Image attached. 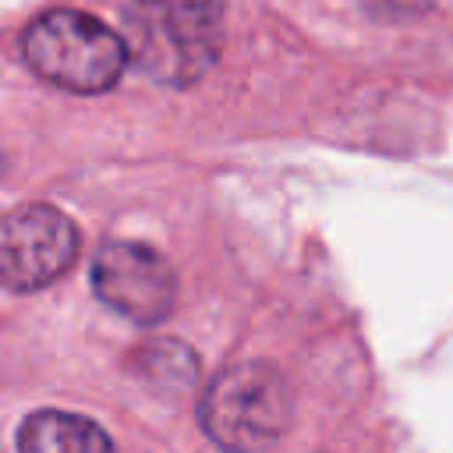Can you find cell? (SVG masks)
Listing matches in <instances>:
<instances>
[{
    "instance_id": "obj_4",
    "label": "cell",
    "mask_w": 453,
    "mask_h": 453,
    "mask_svg": "<svg viewBox=\"0 0 453 453\" xmlns=\"http://www.w3.org/2000/svg\"><path fill=\"white\" fill-rule=\"evenodd\" d=\"M78 258V230L53 205H18L0 226V273L18 294L64 276Z\"/></svg>"
},
{
    "instance_id": "obj_3",
    "label": "cell",
    "mask_w": 453,
    "mask_h": 453,
    "mask_svg": "<svg viewBox=\"0 0 453 453\" xmlns=\"http://www.w3.org/2000/svg\"><path fill=\"white\" fill-rule=\"evenodd\" d=\"M198 421L216 446L265 449L290 425V389L269 361H241L219 372L198 403Z\"/></svg>"
},
{
    "instance_id": "obj_1",
    "label": "cell",
    "mask_w": 453,
    "mask_h": 453,
    "mask_svg": "<svg viewBox=\"0 0 453 453\" xmlns=\"http://www.w3.org/2000/svg\"><path fill=\"white\" fill-rule=\"evenodd\" d=\"M226 0H131L124 39L131 64L159 85H191L223 46Z\"/></svg>"
},
{
    "instance_id": "obj_6",
    "label": "cell",
    "mask_w": 453,
    "mask_h": 453,
    "mask_svg": "<svg viewBox=\"0 0 453 453\" xmlns=\"http://www.w3.org/2000/svg\"><path fill=\"white\" fill-rule=\"evenodd\" d=\"M21 453H103L113 439L88 418L67 411H35L18 428Z\"/></svg>"
},
{
    "instance_id": "obj_2",
    "label": "cell",
    "mask_w": 453,
    "mask_h": 453,
    "mask_svg": "<svg viewBox=\"0 0 453 453\" xmlns=\"http://www.w3.org/2000/svg\"><path fill=\"white\" fill-rule=\"evenodd\" d=\"M21 57L42 81L67 92L96 96L117 85L131 60V50L127 39L106 21L85 11L53 7L28 21V28L21 32Z\"/></svg>"
},
{
    "instance_id": "obj_5",
    "label": "cell",
    "mask_w": 453,
    "mask_h": 453,
    "mask_svg": "<svg viewBox=\"0 0 453 453\" xmlns=\"http://www.w3.org/2000/svg\"><path fill=\"white\" fill-rule=\"evenodd\" d=\"M92 287L106 308L138 326L166 319L177 297L173 269L166 265V258L138 241L103 244L92 258Z\"/></svg>"
}]
</instances>
